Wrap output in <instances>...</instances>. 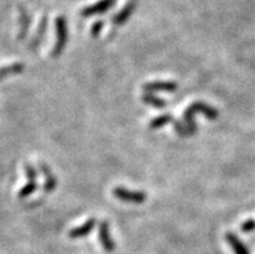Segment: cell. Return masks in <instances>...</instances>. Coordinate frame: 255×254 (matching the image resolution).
<instances>
[{
  "mask_svg": "<svg viewBox=\"0 0 255 254\" xmlns=\"http://www.w3.org/2000/svg\"><path fill=\"white\" fill-rule=\"evenodd\" d=\"M56 44L52 49V56L57 57L62 51H64L65 43H66V38H68V30H66V21L62 16H58L56 18Z\"/></svg>",
  "mask_w": 255,
  "mask_h": 254,
  "instance_id": "1",
  "label": "cell"
},
{
  "mask_svg": "<svg viewBox=\"0 0 255 254\" xmlns=\"http://www.w3.org/2000/svg\"><path fill=\"white\" fill-rule=\"evenodd\" d=\"M113 195L123 203L128 204H142L146 200V195L139 191H131L123 187H117L113 190Z\"/></svg>",
  "mask_w": 255,
  "mask_h": 254,
  "instance_id": "2",
  "label": "cell"
},
{
  "mask_svg": "<svg viewBox=\"0 0 255 254\" xmlns=\"http://www.w3.org/2000/svg\"><path fill=\"white\" fill-rule=\"evenodd\" d=\"M112 5H114V0H97L95 4L84 6L83 9L81 10V14L83 17L95 16V14H99V13L107 12Z\"/></svg>",
  "mask_w": 255,
  "mask_h": 254,
  "instance_id": "3",
  "label": "cell"
},
{
  "mask_svg": "<svg viewBox=\"0 0 255 254\" xmlns=\"http://www.w3.org/2000/svg\"><path fill=\"white\" fill-rule=\"evenodd\" d=\"M136 6V0H128L126 3V5H123L118 12L112 17V22L114 25H121V23H125L128 19V17L131 16V13L133 12Z\"/></svg>",
  "mask_w": 255,
  "mask_h": 254,
  "instance_id": "4",
  "label": "cell"
},
{
  "mask_svg": "<svg viewBox=\"0 0 255 254\" xmlns=\"http://www.w3.org/2000/svg\"><path fill=\"white\" fill-rule=\"evenodd\" d=\"M99 239H100L101 245L104 247V249L107 252H113L116 249V244H114V240L110 238L109 234V226L108 223L104 221L99 226Z\"/></svg>",
  "mask_w": 255,
  "mask_h": 254,
  "instance_id": "5",
  "label": "cell"
},
{
  "mask_svg": "<svg viewBox=\"0 0 255 254\" xmlns=\"http://www.w3.org/2000/svg\"><path fill=\"white\" fill-rule=\"evenodd\" d=\"M188 109L191 110L192 113H202L205 116L207 117L209 119L214 121V119H217L218 116H219V112L217 109H214L213 106L207 105V104L202 103V101H197V103L192 104Z\"/></svg>",
  "mask_w": 255,
  "mask_h": 254,
  "instance_id": "6",
  "label": "cell"
},
{
  "mask_svg": "<svg viewBox=\"0 0 255 254\" xmlns=\"http://www.w3.org/2000/svg\"><path fill=\"white\" fill-rule=\"evenodd\" d=\"M95 226H96V219H88L87 222L84 223V225L79 226V227H75V229L71 230L69 232V236L73 239H78V238H83V236H87L92 229H94Z\"/></svg>",
  "mask_w": 255,
  "mask_h": 254,
  "instance_id": "7",
  "label": "cell"
},
{
  "mask_svg": "<svg viewBox=\"0 0 255 254\" xmlns=\"http://www.w3.org/2000/svg\"><path fill=\"white\" fill-rule=\"evenodd\" d=\"M142 88L145 91H168V92H172L178 88V84L174 83V82H149L142 86Z\"/></svg>",
  "mask_w": 255,
  "mask_h": 254,
  "instance_id": "8",
  "label": "cell"
},
{
  "mask_svg": "<svg viewBox=\"0 0 255 254\" xmlns=\"http://www.w3.org/2000/svg\"><path fill=\"white\" fill-rule=\"evenodd\" d=\"M45 29H47V16H43L42 19L39 21L38 29H36L35 34H34L32 39L30 40V44H29L30 49H35L36 47H38L39 43H40V40H42L43 35H44Z\"/></svg>",
  "mask_w": 255,
  "mask_h": 254,
  "instance_id": "9",
  "label": "cell"
},
{
  "mask_svg": "<svg viewBox=\"0 0 255 254\" xmlns=\"http://www.w3.org/2000/svg\"><path fill=\"white\" fill-rule=\"evenodd\" d=\"M39 168L42 169V173L44 174V178H45L44 190H45V192H52V191L56 188V186H57V182H56L55 175L52 174V171L49 170V168L47 166V165L40 164V165H39Z\"/></svg>",
  "mask_w": 255,
  "mask_h": 254,
  "instance_id": "10",
  "label": "cell"
},
{
  "mask_svg": "<svg viewBox=\"0 0 255 254\" xmlns=\"http://www.w3.org/2000/svg\"><path fill=\"white\" fill-rule=\"evenodd\" d=\"M226 239L228 240V243H230V245L236 254H249L248 248L241 243V240L236 235H233L232 232H228L226 235Z\"/></svg>",
  "mask_w": 255,
  "mask_h": 254,
  "instance_id": "11",
  "label": "cell"
},
{
  "mask_svg": "<svg viewBox=\"0 0 255 254\" xmlns=\"http://www.w3.org/2000/svg\"><path fill=\"white\" fill-rule=\"evenodd\" d=\"M25 68V65L22 62H14V64L5 65L3 68H0V79L8 77V75L17 74V73H21Z\"/></svg>",
  "mask_w": 255,
  "mask_h": 254,
  "instance_id": "12",
  "label": "cell"
},
{
  "mask_svg": "<svg viewBox=\"0 0 255 254\" xmlns=\"http://www.w3.org/2000/svg\"><path fill=\"white\" fill-rule=\"evenodd\" d=\"M141 100L145 104H148V105H152L154 106V108H158V109H161V108L167 105V103H166L165 100L159 99L158 96L152 95V93H145V95H142Z\"/></svg>",
  "mask_w": 255,
  "mask_h": 254,
  "instance_id": "13",
  "label": "cell"
},
{
  "mask_svg": "<svg viewBox=\"0 0 255 254\" xmlns=\"http://www.w3.org/2000/svg\"><path fill=\"white\" fill-rule=\"evenodd\" d=\"M172 121V116L171 114H162V116H158L155 117V118H153L152 121H150V123H149V127L152 130H157L159 129V127H162V126L167 125V123H170Z\"/></svg>",
  "mask_w": 255,
  "mask_h": 254,
  "instance_id": "14",
  "label": "cell"
},
{
  "mask_svg": "<svg viewBox=\"0 0 255 254\" xmlns=\"http://www.w3.org/2000/svg\"><path fill=\"white\" fill-rule=\"evenodd\" d=\"M30 22H31V19L27 17V13L23 9H21V30L18 32V39L25 38L26 34H27V30L30 27Z\"/></svg>",
  "mask_w": 255,
  "mask_h": 254,
  "instance_id": "15",
  "label": "cell"
},
{
  "mask_svg": "<svg viewBox=\"0 0 255 254\" xmlns=\"http://www.w3.org/2000/svg\"><path fill=\"white\" fill-rule=\"evenodd\" d=\"M36 190V183L35 182H29V183L23 186L21 191L18 192V199H25V197L30 196L34 191Z\"/></svg>",
  "mask_w": 255,
  "mask_h": 254,
  "instance_id": "16",
  "label": "cell"
},
{
  "mask_svg": "<svg viewBox=\"0 0 255 254\" xmlns=\"http://www.w3.org/2000/svg\"><path fill=\"white\" fill-rule=\"evenodd\" d=\"M25 174H26V177H27V179H29V182H35L36 170L32 168L31 165L29 164L25 165Z\"/></svg>",
  "mask_w": 255,
  "mask_h": 254,
  "instance_id": "17",
  "label": "cell"
},
{
  "mask_svg": "<svg viewBox=\"0 0 255 254\" xmlns=\"http://www.w3.org/2000/svg\"><path fill=\"white\" fill-rule=\"evenodd\" d=\"M174 129H175V131L178 132V134L180 136L191 135V134H189V131H188L187 126L183 125V123H181V122H175L174 123Z\"/></svg>",
  "mask_w": 255,
  "mask_h": 254,
  "instance_id": "18",
  "label": "cell"
},
{
  "mask_svg": "<svg viewBox=\"0 0 255 254\" xmlns=\"http://www.w3.org/2000/svg\"><path fill=\"white\" fill-rule=\"evenodd\" d=\"M104 27V22H101V21H97V22H95L94 25H92V27H91V34L94 36H97L99 34H100V31L103 30Z\"/></svg>",
  "mask_w": 255,
  "mask_h": 254,
  "instance_id": "19",
  "label": "cell"
},
{
  "mask_svg": "<svg viewBox=\"0 0 255 254\" xmlns=\"http://www.w3.org/2000/svg\"><path fill=\"white\" fill-rule=\"evenodd\" d=\"M254 229H255V221H253V219L246 221V222H244L243 226H241V230H243L244 232H250Z\"/></svg>",
  "mask_w": 255,
  "mask_h": 254,
  "instance_id": "20",
  "label": "cell"
}]
</instances>
